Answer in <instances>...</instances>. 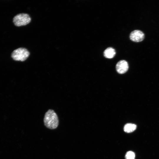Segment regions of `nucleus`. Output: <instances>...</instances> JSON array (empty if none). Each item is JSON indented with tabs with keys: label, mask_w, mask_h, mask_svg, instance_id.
Returning a JSON list of instances; mask_svg holds the SVG:
<instances>
[{
	"label": "nucleus",
	"mask_w": 159,
	"mask_h": 159,
	"mask_svg": "<svg viewBox=\"0 0 159 159\" xmlns=\"http://www.w3.org/2000/svg\"><path fill=\"white\" fill-rule=\"evenodd\" d=\"M44 122L47 128L51 129L56 128L59 125L58 117L54 111L51 109L48 110L45 114Z\"/></svg>",
	"instance_id": "1"
},
{
	"label": "nucleus",
	"mask_w": 159,
	"mask_h": 159,
	"mask_svg": "<svg viewBox=\"0 0 159 159\" xmlns=\"http://www.w3.org/2000/svg\"><path fill=\"white\" fill-rule=\"evenodd\" d=\"M29 51L26 48H20L14 51L11 54V57L15 60L24 61L29 55Z\"/></svg>",
	"instance_id": "2"
},
{
	"label": "nucleus",
	"mask_w": 159,
	"mask_h": 159,
	"mask_svg": "<svg viewBox=\"0 0 159 159\" xmlns=\"http://www.w3.org/2000/svg\"><path fill=\"white\" fill-rule=\"evenodd\" d=\"M31 21V18L27 14L22 13L18 14L13 18V22L16 26H24L29 24Z\"/></svg>",
	"instance_id": "3"
},
{
	"label": "nucleus",
	"mask_w": 159,
	"mask_h": 159,
	"mask_svg": "<svg viewBox=\"0 0 159 159\" xmlns=\"http://www.w3.org/2000/svg\"><path fill=\"white\" fill-rule=\"evenodd\" d=\"M144 37V33L139 30H135L132 31L130 35V38L131 40L135 42L142 41Z\"/></svg>",
	"instance_id": "4"
},
{
	"label": "nucleus",
	"mask_w": 159,
	"mask_h": 159,
	"mask_svg": "<svg viewBox=\"0 0 159 159\" xmlns=\"http://www.w3.org/2000/svg\"><path fill=\"white\" fill-rule=\"evenodd\" d=\"M116 67L118 73L120 74H124L128 69V64L125 60H121L117 63Z\"/></svg>",
	"instance_id": "5"
},
{
	"label": "nucleus",
	"mask_w": 159,
	"mask_h": 159,
	"mask_svg": "<svg viewBox=\"0 0 159 159\" xmlns=\"http://www.w3.org/2000/svg\"><path fill=\"white\" fill-rule=\"evenodd\" d=\"M116 52L115 49L111 47L107 48L104 52V55L105 57L109 59L113 58L115 56Z\"/></svg>",
	"instance_id": "6"
},
{
	"label": "nucleus",
	"mask_w": 159,
	"mask_h": 159,
	"mask_svg": "<svg viewBox=\"0 0 159 159\" xmlns=\"http://www.w3.org/2000/svg\"><path fill=\"white\" fill-rule=\"evenodd\" d=\"M136 125L132 123H127L124 126V131L126 132L130 133L134 131L136 128Z\"/></svg>",
	"instance_id": "7"
},
{
	"label": "nucleus",
	"mask_w": 159,
	"mask_h": 159,
	"mask_svg": "<svg viewBox=\"0 0 159 159\" xmlns=\"http://www.w3.org/2000/svg\"><path fill=\"white\" fill-rule=\"evenodd\" d=\"M135 157L134 153L132 151L127 152L125 156L126 159H135Z\"/></svg>",
	"instance_id": "8"
}]
</instances>
